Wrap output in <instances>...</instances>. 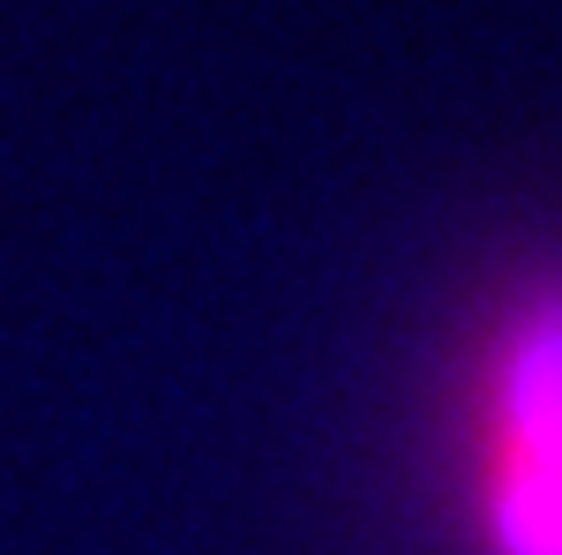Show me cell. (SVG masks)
<instances>
[{"instance_id": "6da1fadb", "label": "cell", "mask_w": 562, "mask_h": 555, "mask_svg": "<svg viewBox=\"0 0 562 555\" xmlns=\"http://www.w3.org/2000/svg\"><path fill=\"white\" fill-rule=\"evenodd\" d=\"M465 555H562V286L495 315L450 421Z\"/></svg>"}]
</instances>
